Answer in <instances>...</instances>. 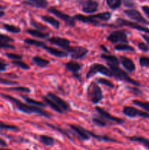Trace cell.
I'll use <instances>...</instances> for the list:
<instances>
[{
  "label": "cell",
  "instance_id": "cell-1",
  "mask_svg": "<svg viewBox=\"0 0 149 150\" xmlns=\"http://www.w3.org/2000/svg\"><path fill=\"white\" fill-rule=\"evenodd\" d=\"M0 95L4 99H6L10 101V102H11L18 111L26 113V114H37L42 116V117L50 118L49 113L41 108L40 107L34 106V105H29V104H25L20 100H19L18 99H17V98H14V97L11 96L10 95H7V94L0 93Z\"/></svg>",
  "mask_w": 149,
  "mask_h": 150
},
{
  "label": "cell",
  "instance_id": "cell-2",
  "mask_svg": "<svg viewBox=\"0 0 149 150\" xmlns=\"http://www.w3.org/2000/svg\"><path fill=\"white\" fill-rule=\"evenodd\" d=\"M111 16L112 15L110 12H104V13H100L99 14L92 15V16H83L81 14H77L74 16V18L83 23H91L93 25L98 26L100 24V22L109 21Z\"/></svg>",
  "mask_w": 149,
  "mask_h": 150
},
{
  "label": "cell",
  "instance_id": "cell-3",
  "mask_svg": "<svg viewBox=\"0 0 149 150\" xmlns=\"http://www.w3.org/2000/svg\"><path fill=\"white\" fill-rule=\"evenodd\" d=\"M108 66L110 69L111 72H112V77H114L115 79H118V80L123 81L127 82V83H131V84L134 85V86H140V82L131 79V77H129V76L124 70L120 68L119 65H110V64H108Z\"/></svg>",
  "mask_w": 149,
  "mask_h": 150
},
{
  "label": "cell",
  "instance_id": "cell-4",
  "mask_svg": "<svg viewBox=\"0 0 149 150\" xmlns=\"http://www.w3.org/2000/svg\"><path fill=\"white\" fill-rule=\"evenodd\" d=\"M87 95L93 104H97L103 98V94L100 86L96 81L91 82L87 89Z\"/></svg>",
  "mask_w": 149,
  "mask_h": 150
},
{
  "label": "cell",
  "instance_id": "cell-5",
  "mask_svg": "<svg viewBox=\"0 0 149 150\" xmlns=\"http://www.w3.org/2000/svg\"><path fill=\"white\" fill-rule=\"evenodd\" d=\"M96 73H101V74L108 76V77H112V72L109 67H105L103 64H99V63H93L89 67V71L86 73V78L90 79Z\"/></svg>",
  "mask_w": 149,
  "mask_h": 150
},
{
  "label": "cell",
  "instance_id": "cell-6",
  "mask_svg": "<svg viewBox=\"0 0 149 150\" xmlns=\"http://www.w3.org/2000/svg\"><path fill=\"white\" fill-rule=\"evenodd\" d=\"M107 40L112 43H127L128 39H127V32L124 30H116L111 32L107 38Z\"/></svg>",
  "mask_w": 149,
  "mask_h": 150
},
{
  "label": "cell",
  "instance_id": "cell-7",
  "mask_svg": "<svg viewBox=\"0 0 149 150\" xmlns=\"http://www.w3.org/2000/svg\"><path fill=\"white\" fill-rule=\"evenodd\" d=\"M48 12L52 13V14H53L54 16L58 17V18L64 21L65 22L66 24L68 25V26H74V25H75V19L74 18V17H72V16H69V15L60 11V10L55 8V7H50V8L48 9Z\"/></svg>",
  "mask_w": 149,
  "mask_h": 150
},
{
  "label": "cell",
  "instance_id": "cell-8",
  "mask_svg": "<svg viewBox=\"0 0 149 150\" xmlns=\"http://www.w3.org/2000/svg\"><path fill=\"white\" fill-rule=\"evenodd\" d=\"M66 52L70 54L71 58L80 59L88 54L89 50L83 46H70Z\"/></svg>",
  "mask_w": 149,
  "mask_h": 150
},
{
  "label": "cell",
  "instance_id": "cell-9",
  "mask_svg": "<svg viewBox=\"0 0 149 150\" xmlns=\"http://www.w3.org/2000/svg\"><path fill=\"white\" fill-rule=\"evenodd\" d=\"M116 23H118V25H120V26H128V27L132 28V29H137V30L140 31V32H145V33L149 35L148 28L145 27V26H142V25L138 24V23H134V22L125 20V19L121 18H118L116 21Z\"/></svg>",
  "mask_w": 149,
  "mask_h": 150
},
{
  "label": "cell",
  "instance_id": "cell-10",
  "mask_svg": "<svg viewBox=\"0 0 149 150\" xmlns=\"http://www.w3.org/2000/svg\"><path fill=\"white\" fill-rule=\"evenodd\" d=\"M123 114L129 117H140L143 118H149V114L145 111H140L134 107L125 106L123 109Z\"/></svg>",
  "mask_w": 149,
  "mask_h": 150
},
{
  "label": "cell",
  "instance_id": "cell-11",
  "mask_svg": "<svg viewBox=\"0 0 149 150\" xmlns=\"http://www.w3.org/2000/svg\"><path fill=\"white\" fill-rule=\"evenodd\" d=\"M95 109L96 111H97L98 114L104 118L105 120H108L110 122H112L113 123H115V124H118V125H121L123 124L124 122V120L123 119L121 118H118V117H115L114 116H112V114H110V113H108V111H105V109H103L102 108L99 106H96L95 107Z\"/></svg>",
  "mask_w": 149,
  "mask_h": 150
},
{
  "label": "cell",
  "instance_id": "cell-12",
  "mask_svg": "<svg viewBox=\"0 0 149 150\" xmlns=\"http://www.w3.org/2000/svg\"><path fill=\"white\" fill-rule=\"evenodd\" d=\"M124 13L126 16H128L129 18L138 22V23H144V24H148L149 22L142 16L141 13L138 10L135 9H129V10H124Z\"/></svg>",
  "mask_w": 149,
  "mask_h": 150
},
{
  "label": "cell",
  "instance_id": "cell-13",
  "mask_svg": "<svg viewBox=\"0 0 149 150\" xmlns=\"http://www.w3.org/2000/svg\"><path fill=\"white\" fill-rule=\"evenodd\" d=\"M46 96L48 97L50 99L52 100L58 107L61 108V109L63 111H67L70 109V104H69L67 101L61 99L60 97H58V95H56V94L49 92L47 93Z\"/></svg>",
  "mask_w": 149,
  "mask_h": 150
},
{
  "label": "cell",
  "instance_id": "cell-14",
  "mask_svg": "<svg viewBox=\"0 0 149 150\" xmlns=\"http://www.w3.org/2000/svg\"><path fill=\"white\" fill-rule=\"evenodd\" d=\"M99 4L94 0H85L81 3L82 11L86 13H94L97 10Z\"/></svg>",
  "mask_w": 149,
  "mask_h": 150
},
{
  "label": "cell",
  "instance_id": "cell-15",
  "mask_svg": "<svg viewBox=\"0 0 149 150\" xmlns=\"http://www.w3.org/2000/svg\"><path fill=\"white\" fill-rule=\"evenodd\" d=\"M48 40L53 45H57L60 48H62L66 51L70 47V41L69 40L66 39V38H59V37H53V38L48 39Z\"/></svg>",
  "mask_w": 149,
  "mask_h": 150
},
{
  "label": "cell",
  "instance_id": "cell-16",
  "mask_svg": "<svg viewBox=\"0 0 149 150\" xmlns=\"http://www.w3.org/2000/svg\"><path fill=\"white\" fill-rule=\"evenodd\" d=\"M70 127L78 139L81 141H87L90 139V136L88 133V130L84 129L80 126L76 125H70Z\"/></svg>",
  "mask_w": 149,
  "mask_h": 150
},
{
  "label": "cell",
  "instance_id": "cell-17",
  "mask_svg": "<svg viewBox=\"0 0 149 150\" xmlns=\"http://www.w3.org/2000/svg\"><path fill=\"white\" fill-rule=\"evenodd\" d=\"M83 65L82 64L77 62L74 61H70L68 62L65 64V67L68 71L72 72L73 73V76L74 77L80 79V75L78 74V72L80 71V69L82 68Z\"/></svg>",
  "mask_w": 149,
  "mask_h": 150
},
{
  "label": "cell",
  "instance_id": "cell-18",
  "mask_svg": "<svg viewBox=\"0 0 149 150\" xmlns=\"http://www.w3.org/2000/svg\"><path fill=\"white\" fill-rule=\"evenodd\" d=\"M119 62L121 64L123 65V67L129 72H134L136 69L135 64L134 63V62L130 58L127 57H124V56H121L119 58Z\"/></svg>",
  "mask_w": 149,
  "mask_h": 150
},
{
  "label": "cell",
  "instance_id": "cell-19",
  "mask_svg": "<svg viewBox=\"0 0 149 150\" xmlns=\"http://www.w3.org/2000/svg\"><path fill=\"white\" fill-rule=\"evenodd\" d=\"M43 49L46 50L47 52L49 53L50 54L53 56H55L56 57H59V58H62V57H66L68 56V54H67L66 51H60V50L57 49V48H53V47L51 46H48L47 45H45V43L42 45V46L41 47Z\"/></svg>",
  "mask_w": 149,
  "mask_h": 150
},
{
  "label": "cell",
  "instance_id": "cell-20",
  "mask_svg": "<svg viewBox=\"0 0 149 150\" xmlns=\"http://www.w3.org/2000/svg\"><path fill=\"white\" fill-rule=\"evenodd\" d=\"M100 57L102 59L105 60L107 62V64H110V65H119V59L115 56L111 55V54H102L100 55Z\"/></svg>",
  "mask_w": 149,
  "mask_h": 150
},
{
  "label": "cell",
  "instance_id": "cell-21",
  "mask_svg": "<svg viewBox=\"0 0 149 150\" xmlns=\"http://www.w3.org/2000/svg\"><path fill=\"white\" fill-rule=\"evenodd\" d=\"M128 139L131 142H137V143L143 145L146 149L149 150V139L147 138L143 137V136H131V137H129Z\"/></svg>",
  "mask_w": 149,
  "mask_h": 150
},
{
  "label": "cell",
  "instance_id": "cell-22",
  "mask_svg": "<svg viewBox=\"0 0 149 150\" xmlns=\"http://www.w3.org/2000/svg\"><path fill=\"white\" fill-rule=\"evenodd\" d=\"M41 19L45 23H49L50 25L54 27L55 29H59L60 26V23L57 19L54 18L53 17H51V16H41Z\"/></svg>",
  "mask_w": 149,
  "mask_h": 150
},
{
  "label": "cell",
  "instance_id": "cell-23",
  "mask_svg": "<svg viewBox=\"0 0 149 150\" xmlns=\"http://www.w3.org/2000/svg\"><path fill=\"white\" fill-rule=\"evenodd\" d=\"M88 133L90 136V137H93V139H96V140L98 141H102V142H118V141L115 140V139H112V138L109 137L108 136H102V135H98V134H95L94 133H92V132L89 131L88 130Z\"/></svg>",
  "mask_w": 149,
  "mask_h": 150
},
{
  "label": "cell",
  "instance_id": "cell-24",
  "mask_svg": "<svg viewBox=\"0 0 149 150\" xmlns=\"http://www.w3.org/2000/svg\"><path fill=\"white\" fill-rule=\"evenodd\" d=\"M26 3L29 5L37 7V8H45L48 6L47 0H27Z\"/></svg>",
  "mask_w": 149,
  "mask_h": 150
},
{
  "label": "cell",
  "instance_id": "cell-25",
  "mask_svg": "<svg viewBox=\"0 0 149 150\" xmlns=\"http://www.w3.org/2000/svg\"><path fill=\"white\" fill-rule=\"evenodd\" d=\"M42 99H43V101H44V102H45V105H49V106L51 107V108H52V109H53L54 111H56V112L59 113V114H62L63 111L61 109V108H60V107H58V105H57L55 103H54L53 101L52 100L50 99V98H48V97L43 96Z\"/></svg>",
  "mask_w": 149,
  "mask_h": 150
},
{
  "label": "cell",
  "instance_id": "cell-26",
  "mask_svg": "<svg viewBox=\"0 0 149 150\" xmlns=\"http://www.w3.org/2000/svg\"><path fill=\"white\" fill-rule=\"evenodd\" d=\"M32 61L35 65L38 66V67H44L50 64L49 60H47L45 59L42 58V57H38V56H35V57H34L33 58H32Z\"/></svg>",
  "mask_w": 149,
  "mask_h": 150
},
{
  "label": "cell",
  "instance_id": "cell-27",
  "mask_svg": "<svg viewBox=\"0 0 149 150\" xmlns=\"http://www.w3.org/2000/svg\"><path fill=\"white\" fill-rule=\"evenodd\" d=\"M26 32L31 35L32 36L35 37V38H41V39H44V38H47L49 35L48 33H44V32H41L39 29H28Z\"/></svg>",
  "mask_w": 149,
  "mask_h": 150
},
{
  "label": "cell",
  "instance_id": "cell-28",
  "mask_svg": "<svg viewBox=\"0 0 149 150\" xmlns=\"http://www.w3.org/2000/svg\"><path fill=\"white\" fill-rule=\"evenodd\" d=\"M39 142L45 144V146H53L55 143V139L51 136H47V135H40L39 136Z\"/></svg>",
  "mask_w": 149,
  "mask_h": 150
},
{
  "label": "cell",
  "instance_id": "cell-29",
  "mask_svg": "<svg viewBox=\"0 0 149 150\" xmlns=\"http://www.w3.org/2000/svg\"><path fill=\"white\" fill-rule=\"evenodd\" d=\"M22 98L24 99V100L29 105H34V106H37V107H45L46 105H45L44 103L40 102V101H37V100H35L32 99V98H29V97L27 96H25V95H21Z\"/></svg>",
  "mask_w": 149,
  "mask_h": 150
},
{
  "label": "cell",
  "instance_id": "cell-30",
  "mask_svg": "<svg viewBox=\"0 0 149 150\" xmlns=\"http://www.w3.org/2000/svg\"><path fill=\"white\" fill-rule=\"evenodd\" d=\"M2 26L6 31L10 32V33L18 34L21 32V29L20 27H18L17 26H15V25L10 24V23H3Z\"/></svg>",
  "mask_w": 149,
  "mask_h": 150
},
{
  "label": "cell",
  "instance_id": "cell-31",
  "mask_svg": "<svg viewBox=\"0 0 149 150\" xmlns=\"http://www.w3.org/2000/svg\"><path fill=\"white\" fill-rule=\"evenodd\" d=\"M114 49L116 51H135V49L132 46L127 45V43H120L117 44L114 47Z\"/></svg>",
  "mask_w": 149,
  "mask_h": 150
},
{
  "label": "cell",
  "instance_id": "cell-32",
  "mask_svg": "<svg viewBox=\"0 0 149 150\" xmlns=\"http://www.w3.org/2000/svg\"><path fill=\"white\" fill-rule=\"evenodd\" d=\"M107 4L112 10L118 9L121 5L122 0H106Z\"/></svg>",
  "mask_w": 149,
  "mask_h": 150
},
{
  "label": "cell",
  "instance_id": "cell-33",
  "mask_svg": "<svg viewBox=\"0 0 149 150\" xmlns=\"http://www.w3.org/2000/svg\"><path fill=\"white\" fill-rule=\"evenodd\" d=\"M132 103L134 105H137V106L140 107L143 110H145V112L149 113V102H143V101L134 100H133Z\"/></svg>",
  "mask_w": 149,
  "mask_h": 150
},
{
  "label": "cell",
  "instance_id": "cell-34",
  "mask_svg": "<svg viewBox=\"0 0 149 150\" xmlns=\"http://www.w3.org/2000/svg\"><path fill=\"white\" fill-rule=\"evenodd\" d=\"M0 129L2 130H14V131H18L19 130V127L13 125H8L5 124L4 122L0 120Z\"/></svg>",
  "mask_w": 149,
  "mask_h": 150
},
{
  "label": "cell",
  "instance_id": "cell-35",
  "mask_svg": "<svg viewBox=\"0 0 149 150\" xmlns=\"http://www.w3.org/2000/svg\"><path fill=\"white\" fill-rule=\"evenodd\" d=\"M24 42L26 44H28V45H34V46H36V47H40V48L44 44V42H42V41L37 40H34V39H30V38H26V39H25Z\"/></svg>",
  "mask_w": 149,
  "mask_h": 150
},
{
  "label": "cell",
  "instance_id": "cell-36",
  "mask_svg": "<svg viewBox=\"0 0 149 150\" xmlns=\"http://www.w3.org/2000/svg\"><path fill=\"white\" fill-rule=\"evenodd\" d=\"M92 122L96 125L99 127H105L107 125V122L105 121V119L102 118V117H95L92 118Z\"/></svg>",
  "mask_w": 149,
  "mask_h": 150
},
{
  "label": "cell",
  "instance_id": "cell-37",
  "mask_svg": "<svg viewBox=\"0 0 149 150\" xmlns=\"http://www.w3.org/2000/svg\"><path fill=\"white\" fill-rule=\"evenodd\" d=\"M96 82L97 83H101V84L105 85V86H108L109 88H111V89H113L114 88V83H112L110 81L106 79H102V78H99V79H96Z\"/></svg>",
  "mask_w": 149,
  "mask_h": 150
},
{
  "label": "cell",
  "instance_id": "cell-38",
  "mask_svg": "<svg viewBox=\"0 0 149 150\" xmlns=\"http://www.w3.org/2000/svg\"><path fill=\"white\" fill-rule=\"evenodd\" d=\"M11 63L13 64V65H15V66H17V67L21 68L22 70H29V69L30 68V67H29V66L27 64H26L25 62H22L21 60H17V61H12Z\"/></svg>",
  "mask_w": 149,
  "mask_h": 150
},
{
  "label": "cell",
  "instance_id": "cell-39",
  "mask_svg": "<svg viewBox=\"0 0 149 150\" xmlns=\"http://www.w3.org/2000/svg\"><path fill=\"white\" fill-rule=\"evenodd\" d=\"M14 42V39L7 35L1 34L0 32V44L2 43H10V42Z\"/></svg>",
  "mask_w": 149,
  "mask_h": 150
},
{
  "label": "cell",
  "instance_id": "cell-40",
  "mask_svg": "<svg viewBox=\"0 0 149 150\" xmlns=\"http://www.w3.org/2000/svg\"><path fill=\"white\" fill-rule=\"evenodd\" d=\"M139 63L141 67H149V57H141L139 59Z\"/></svg>",
  "mask_w": 149,
  "mask_h": 150
},
{
  "label": "cell",
  "instance_id": "cell-41",
  "mask_svg": "<svg viewBox=\"0 0 149 150\" xmlns=\"http://www.w3.org/2000/svg\"><path fill=\"white\" fill-rule=\"evenodd\" d=\"M7 89L9 90H14V91H18V92H31L30 89L28 87H25V86H16V87H10L8 88Z\"/></svg>",
  "mask_w": 149,
  "mask_h": 150
},
{
  "label": "cell",
  "instance_id": "cell-42",
  "mask_svg": "<svg viewBox=\"0 0 149 150\" xmlns=\"http://www.w3.org/2000/svg\"><path fill=\"white\" fill-rule=\"evenodd\" d=\"M0 84L7 85V86H13V85H17L18 82L14 81L12 80H9V79L0 78Z\"/></svg>",
  "mask_w": 149,
  "mask_h": 150
},
{
  "label": "cell",
  "instance_id": "cell-43",
  "mask_svg": "<svg viewBox=\"0 0 149 150\" xmlns=\"http://www.w3.org/2000/svg\"><path fill=\"white\" fill-rule=\"evenodd\" d=\"M6 57L7 58L13 59V61H17V60H21L22 59V56L19 55L17 54H13V53H6L5 54Z\"/></svg>",
  "mask_w": 149,
  "mask_h": 150
},
{
  "label": "cell",
  "instance_id": "cell-44",
  "mask_svg": "<svg viewBox=\"0 0 149 150\" xmlns=\"http://www.w3.org/2000/svg\"><path fill=\"white\" fill-rule=\"evenodd\" d=\"M138 48L140 50H141L142 51H143V52H148V51H149V47L143 42H138Z\"/></svg>",
  "mask_w": 149,
  "mask_h": 150
},
{
  "label": "cell",
  "instance_id": "cell-45",
  "mask_svg": "<svg viewBox=\"0 0 149 150\" xmlns=\"http://www.w3.org/2000/svg\"><path fill=\"white\" fill-rule=\"evenodd\" d=\"M0 48H11V49H15V47L10 43H2L0 44Z\"/></svg>",
  "mask_w": 149,
  "mask_h": 150
},
{
  "label": "cell",
  "instance_id": "cell-46",
  "mask_svg": "<svg viewBox=\"0 0 149 150\" xmlns=\"http://www.w3.org/2000/svg\"><path fill=\"white\" fill-rule=\"evenodd\" d=\"M124 4H125V6H127V7H133L135 4L132 0H124Z\"/></svg>",
  "mask_w": 149,
  "mask_h": 150
},
{
  "label": "cell",
  "instance_id": "cell-47",
  "mask_svg": "<svg viewBox=\"0 0 149 150\" xmlns=\"http://www.w3.org/2000/svg\"><path fill=\"white\" fill-rule=\"evenodd\" d=\"M7 66H8L7 65V64L0 61V71H4V70H6Z\"/></svg>",
  "mask_w": 149,
  "mask_h": 150
},
{
  "label": "cell",
  "instance_id": "cell-48",
  "mask_svg": "<svg viewBox=\"0 0 149 150\" xmlns=\"http://www.w3.org/2000/svg\"><path fill=\"white\" fill-rule=\"evenodd\" d=\"M142 10H143V11L144 12L146 16L149 18V7L148 6H143V7H142Z\"/></svg>",
  "mask_w": 149,
  "mask_h": 150
},
{
  "label": "cell",
  "instance_id": "cell-49",
  "mask_svg": "<svg viewBox=\"0 0 149 150\" xmlns=\"http://www.w3.org/2000/svg\"><path fill=\"white\" fill-rule=\"evenodd\" d=\"M0 146H3V147H5V146H7V142H6L4 139H1V138H0Z\"/></svg>",
  "mask_w": 149,
  "mask_h": 150
},
{
  "label": "cell",
  "instance_id": "cell-50",
  "mask_svg": "<svg viewBox=\"0 0 149 150\" xmlns=\"http://www.w3.org/2000/svg\"><path fill=\"white\" fill-rule=\"evenodd\" d=\"M4 9V7L0 5V17H2L4 16V11L3 10Z\"/></svg>",
  "mask_w": 149,
  "mask_h": 150
},
{
  "label": "cell",
  "instance_id": "cell-51",
  "mask_svg": "<svg viewBox=\"0 0 149 150\" xmlns=\"http://www.w3.org/2000/svg\"><path fill=\"white\" fill-rule=\"evenodd\" d=\"M142 37H143V39L145 40L147 42V43L149 45V36L148 35H142Z\"/></svg>",
  "mask_w": 149,
  "mask_h": 150
},
{
  "label": "cell",
  "instance_id": "cell-52",
  "mask_svg": "<svg viewBox=\"0 0 149 150\" xmlns=\"http://www.w3.org/2000/svg\"><path fill=\"white\" fill-rule=\"evenodd\" d=\"M101 48H102L103 50H105V52H108V50H107V48H106V47H105V45H101Z\"/></svg>",
  "mask_w": 149,
  "mask_h": 150
},
{
  "label": "cell",
  "instance_id": "cell-53",
  "mask_svg": "<svg viewBox=\"0 0 149 150\" xmlns=\"http://www.w3.org/2000/svg\"><path fill=\"white\" fill-rule=\"evenodd\" d=\"M0 150H13L10 149H4V148H0Z\"/></svg>",
  "mask_w": 149,
  "mask_h": 150
},
{
  "label": "cell",
  "instance_id": "cell-54",
  "mask_svg": "<svg viewBox=\"0 0 149 150\" xmlns=\"http://www.w3.org/2000/svg\"><path fill=\"white\" fill-rule=\"evenodd\" d=\"M0 89H1V88H0Z\"/></svg>",
  "mask_w": 149,
  "mask_h": 150
}]
</instances>
